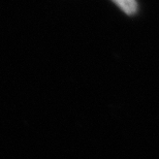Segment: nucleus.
Masks as SVG:
<instances>
[{
    "instance_id": "obj_1",
    "label": "nucleus",
    "mask_w": 159,
    "mask_h": 159,
    "mask_svg": "<svg viewBox=\"0 0 159 159\" xmlns=\"http://www.w3.org/2000/svg\"><path fill=\"white\" fill-rule=\"evenodd\" d=\"M127 15H133L138 11V3L135 0H112Z\"/></svg>"
}]
</instances>
